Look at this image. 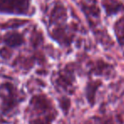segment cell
Wrapping results in <instances>:
<instances>
[{
	"label": "cell",
	"mask_w": 124,
	"mask_h": 124,
	"mask_svg": "<svg viewBox=\"0 0 124 124\" xmlns=\"http://www.w3.org/2000/svg\"><path fill=\"white\" fill-rule=\"evenodd\" d=\"M27 124H54L59 116L54 104L46 94L31 97L26 109Z\"/></svg>",
	"instance_id": "1"
},
{
	"label": "cell",
	"mask_w": 124,
	"mask_h": 124,
	"mask_svg": "<svg viewBox=\"0 0 124 124\" xmlns=\"http://www.w3.org/2000/svg\"><path fill=\"white\" fill-rule=\"evenodd\" d=\"M24 100L25 94L15 84L9 82L0 84V114L3 116H14Z\"/></svg>",
	"instance_id": "2"
},
{
	"label": "cell",
	"mask_w": 124,
	"mask_h": 124,
	"mask_svg": "<svg viewBox=\"0 0 124 124\" xmlns=\"http://www.w3.org/2000/svg\"><path fill=\"white\" fill-rule=\"evenodd\" d=\"M31 6V0H0V14L26 16Z\"/></svg>",
	"instance_id": "3"
},
{
	"label": "cell",
	"mask_w": 124,
	"mask_h": 124,
	"mask_svg": "<svg viewBox=\"0 0 124 124\" xmlns=\"http://www.w3.org/2000/svg\"><path fill=\"white\" fill-rule=\"evenodd\" d=\"M3 41L9 48H17L24 43L25 39L23 35L16 31L7 32L4 36Z\"/></svg>",
	"instance_id": "4"
},
{
	"label": "cell",
	"mask_w": 124,
	"mask_h": 124,
	"mask_svg": "<svg viewBox=\"0 0 124 124\" xmlns=\"http://www.w3.org/2000/svg\"><path fill=\"white\" fill-rule=\"evenodd\" d=\"M87 124H123L122 120L118 116L105 115L101 116H93L89 119Z\"/></svg>",
	"instance_id": "5"
},
{
	"label": "cell",
	"mask_w": 124,
	"mask_h": 124,
	"mask_svg": "<svg viewBox=\"0 0 124 124\" xmlns=\"http://www.w3.org/2000/svg\"><path fill=\"white\" fill-rule=\"evenodd\" d=\"M115 32L119 43L124 45V17L121 18L115 24Z\"/></svg>",
	"instance_id": "6"
},
{
	"label": "cell",
	"mask_w": 124,
	"mask_h": 124,
	"mask_svg": "<svg viewBox=\"0 0 124 124\" xmlns=\"http://www.w3.org/2000/svg\"><path fill=\"white\" fill-rule=\"evenodd\" d=\"M100 84L99 83H89L87 86V91H86V97L88 100V103L90 105L93 106L94 105V99H95V92L97 88H99Z\"/></svg>",
	"instance_id": "7"
}]
</instances>
